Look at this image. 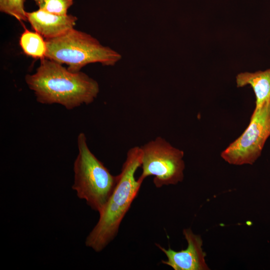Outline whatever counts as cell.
I'll return each instance as SVG.
<instances>
[{
  "mask_svg": "<svg viewBox=\"0 0 270 270\" xmlns=\"http://www.w3.org/2000/svg\"><path fill=\"white\" fill-rule=\"evenodd\" d=\"M25 81L38 102L59 104L68 110L92 102L99 92L98 83L81 71L72 72L62 64L44 58L33 74Z\"/></svg>",
  "mask_w": 270,
  "mask_h": 270,
  "instance_id": "6da1fadb",
  "label": "cell"
},
{
  "mask_svg": "<svg viewBox=\"0 0 270 270\" xmlns=\"http://www.w3.org/2000/svg\"><path fill=\"white\" fill-rule=\"evenodd\" d=\"M142 154L139 146L128 151L114 191L86 238V245L96 252L102 250L116 236L122 220L138 193L144 180H136L135 173L141 166Z\"/></svg>",
  "mask_w": 270,
  "mask_h": 270,
  "instance_id": "7a4b0ae2",
  "label": "cell"
},
{
  "mask_svg": "<svg viewBox=\"0 0 270 270\" xmlns=\"http://www.w3.org/2000/svg\"><path fill=\"white\" fill-rule=\"evenodd\" d=\"M45 40V58L66 64L72 72H80L92 63L114 66L122 58L119 52L102 44L91 34L74 28L60 36Z\"/></svg>",
  "mask_w": 270,
  "mask_h": 270,
  "instance_id": "3957f363",
  "label": "cell"
},
{
  "mask_svg": "<svg viewBox=\"0 0 270 270\" xmlns=\"http://www.w3.org/2000/svg\"><path fill=\"white\" fill-rule=\"evenodd\" d=\"M77 144L78 152L74 164L72 188L80 198L100 213L114 191L118 175H112L90 151L84 133L78 134Z\"/></svg>",
  "mask_w": 270,
  "mask_h": 270,
  "instance_id": "277c9868",
  "label": "cell"
},
{
  "mask_svg": "<svg viewBox=\"0 0 270 270\" xmlns=\"http://www.w3.org/2000/svg\"><path fill=\"white\" fill-rule=\"evenodd\" d=\"M142 150V172L138 178L144 180L154 176L157 188L176 184L182 182L185 168L184 152L158 136L140 146Z\"/></svg>",
  "mask_w": 270,
  "mask_h": 270,
  "instance_id": "5b68a950",
  "label": "cell"
},
{
  "mask_svg": "<svg viewBox=\"0 0 270 270\" xmlns=\"http://www.w3.org/2000/svg\"><path fill=\"white\" fill-rule=\"evenodd\" d=\"M270 136V102L254 108L243 133L221 153V157L234 165L252 164L260 156Z\"/></svg>",
  "mask_w": 270,
  "mask_h": 270,
  "instance_id": "8992f818",
  "label": "cell"
},
{
  "mask_svg": "<svg viewBox=\"0 0 270 270\" xmlns=\"http://www.w3.org/2000/svg\"><path fill=\"white\" fill-rule=\"evenodd\" d=\"M183 234L188 242L186 249L175 251L170 248L168 250L156 244L166 256L167 260L162 262L174 270H210L205 261L206 254L204 252L202 240L200 235L194 234L190 228H184Z\"/></svg>",
  "mask_w": 270,
  "mask_h": 270,
  "instance_id": "52a82bcc",
  "label": "cell"
},
{
  "mask_svg": "<svg viewBox=\"0 0 270 270\" xmlns=\"http://www.w3.org/2000/svg\"><path fill=\"white\" fill-rule=\"evenodd\" d=\"M32 28L45 39L60 36L74 28L78 18L72 14L58 15L38 9L26 12Z\"/></svg>",
  "mask_w": 270,
  "mask_h": 270,
  "instance_id": "ba28073f",
  "label": "cell"
},
{
  "mask_svg": "<svg viewBox=\"0 0 270 270\" xmlns=\"http://www.w3.org/2000/svg\"><path fill=\"white\" fill-rule=\"evenodd\" d=\"M236 83L238 88L247 85L252 88L256 96L255 108L270 102V68L240 73L236 76Z\"/></svg>",
  "mask_w": 270,
  "mask_h": 270,
  "instance_id": "9c48e42d",
  "label": "cell"
},
{
  "mask_svg": "<svg viewBox=\"0 0 270 270\" xmlns=\"http://www.w3.org/2000/svg\"><path fill=\"white\" fill-rule=\"evenodd\" d=\"M19 44L25 54L34 58H46V40L38 32L25 28L20 36Z\"/></svg>",
  "mask_w": 270,
  "mask_h": 270,
  "instance_id": "30bf717a",
  "label": "cell"
},
{
  "mask_svg": "<svg viewBox=\"0 0 270 270\" xmlns=\"http://www.w3.org/2000/svg\"><path fill=\"white\" fill-rule=\"evenodd\" d=\"M38 9L58 15L67 14L74 0H34Z\"/></svg>",
  "mask_w": 270,
  "mask_h": 270,
  "instance_id": "8fae6325",
  "label": "cell"
},
{
  "mask_svg": "<svg viewBox=\"0 0 270 270\" xmlns=\"http://www.w3.org/2000/svg\"><path fill=\"white\" fill-rule=\"evenodd\" d=\"M26 0H0V11L20 22H28L24 9Z\"/></svg>",
  "mask_w": 270,
  "mask_h": 270,
  "instance_id": "7c38bea8",
  "label": "cell"
}]
</instances>
